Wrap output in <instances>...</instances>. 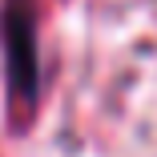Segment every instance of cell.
Returning a JSON list of instances; mask_svg holds the SVG:
<instances>
[{
    "label": "cell",
    "instance_id": "1",
    "mask_svg": "<svg viewBox=\"0 0 157 157\" xmlns=\"http://www.w3.org/2000/svg\"><path fill=\"white\" fill-rule=\"evenodd\" d=\"M8 40H12V85L16 93H33V24H28V12L12 8L8 16Z\"/></svg>",
    "mask_w": 157,
    "mask_h": 157
}]
</instances>
